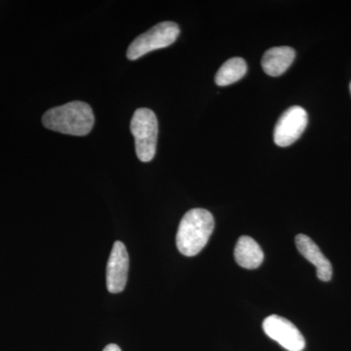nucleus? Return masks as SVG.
I'll return each mask as SVG.
<instances>
[{"label": "nucleus", "instance_id": "f257e3e1", "mask_svg": "<svg viewBox=\"0 0 351 351\" xmlns=\"http://www.w3.org/2000/svg\"><path fill=\"white\" fill-rule=\"evenodd\" d=\"M44 127L49 130L73 136H86L95 123L93 110L84 101H75L44 113Z\"/></svg>", "mask_w": 351, "mask_h": 351}, {"label": "nucleus", "instance_id": "f03ea898", "mask_svg": "<svg viewBox=\"0 0 351 351\" xmlns=\"http://www.w3.org/2000/svg\"><path fill=\"white\" fill-rule=\"evenodd\" d=\"M214 226V217L209 211L201 208L189 210L182 217L178 228V250L186 257L197 255L206 246Z\"/></svg>", "mask_w": 351, "mask_h": 351}, {"label": "nucleus", "instance_id": "7ed1b4c3", "mask_svg": "<svg viewBox=\"0 0 351 351\" xmlns=\"http://www.w3.org/2000/svg\"><path fill=\"white\" fill-rule=\"evenodd\" d=\"M130 129L138 158L142 162H149L156 152L158 122L156 113L149 108H138L132 117Z\"/></svg>", "mask_w": 351, "mask_h": 351}, {"label": "nucleus", "instance_id": "20e7f679", "mask_svg": "<svg viewBox=\"0 0 351 351\" xmlns=\"http://www.w3.org/2000/svg\"><path fill=\"white\" fill-rule=\"evenodd\" d=\"M179 34L180 27L176 23L170 21L159 23L130 44L127 50V58L135 61L152 51L168 47L177 40Z\"/></svg>", "mask_w": 351, "mask_h": 351}, {"label": "nucleus", "instance_id": "39448f33", "mask_svg": "<svg viewBox=\"0 0 351 351\" xmlns=\"http://www.w3.org/2000/svg\"><path fill=\"white\" fill-rule=\"evenodd\" d=\"M263 329L270 339L288 351H302L306 339L291 321L278 315H270L263 323Z\"/></svg>", "mask_w": 351, "mask_h": 351}, {"label": "nucleus", "instance_id": "423d86ee", "mask_svg": "<svg viewBox=\"0 0 351 351\" xmlns=\"http://www.w3.org/2000/svg\"><path fill=\"white\" fill-rule=\"evenodd\" d=\"M307 113L304 108L294 106L282 113L274 128V143L278 147H289L294 144L306 130Z\"/></svg>", "mask_w": 351, "mask_h": 351}, {"label": "nucleus", "instance_id": "0eeeda50", "mask_svg": "<svg viewBox=\"0 0 351 351\" xmlns=\"http://www.w3.org/2000/svg\"><path fill=\"white\" fill-rule=\"evenodd\" d=\"M129 256L125 245L117 241L113 244L108 262L107 287L112 294L122 292L125 289L128 278Z\"/></svg>", "mask_w": 351, "mask_h": 351}, {"label": "nucleus", "instance_id": "6e6552de", "mask_svg": "<svg viewBox=\"0 0 351 351\" xmlns=\"http://www.w3.org/2000/svg\"><path fill=\"white\" fill-rule=\"evenodd\" d=\"M295 245L302 257L315 265L318 278L324 282L331 280L332 276L331 263L323 255L315 242L306 234H299L295 237Z\"/></svg>", "mask_w": 351, "mask_h": 351}, {"label": "nucleus", "instance_id": "1a4fd4ad", "mask_svg": "<svg viewBox=\"0 0 351 351\" xmlns=\"http://www.w3.org/2000/svg\"><path fill=\"white\" fill-rule=\"evenodd\" d=\"M295 57V50L288 46L270 48L263 56V71L270 76L283 75L294 62Z\"/></svg>", "mask_w": 351, "mask_h": 351}, {"label": "nucleus", "instance_id": "9d476101", "mask_svg": "<svg viewBox=\"0 0 351 351\" xmlns=\"http://www.w3.org/2000/svg\"><path fill=\"white\" fill-rule=\"evenodd\" d=\"M234 258L240 267L255 269L262 265L265 255L255 240L249 237H241L235 246Z\"/></svg>", "mask_w": 351, "mask_h": 351}, {"label": "nucleus", "instance_id": "9b49d317", "mask_svg": "<svg viewBox=\"0 0 351 351\" xmlns=\"http://www.w3.org/2000/svg\"><path fill=\"white\" fill-rule=\"evenodd\" d=\"M247 73V64L239 57L228 60L217 73L215 82L218 86H228L239 82Z\"/></svg>", "mask_w": 351, "mask_h": 351}, {"label": "nucleus", "instance_id": "f8f14e48", "mask_svg": "<svg viewBox=\"0 0 351 351\" xmlns=\"http://www.w3.org/2000/svg\"><path fill=\"white\" fill-rule=\"evenodd\" d=\"M103 351H121V350H120L119 346L113 345V343H112V345L106 346L105 350Z\"/></svg>", "mask_w": 351, "mask_h": 351}, {"label": "nucleus", "instance_id": "ddd939ff", "mask_svg": "<svg viewBox=\"0 0 351 351\" xmlns=\"http://www.w3.org/2000/svg\"><path fill=\"white\" fill-rule=\"evenodd\" d=\"M350 93H351V83H350Z\"/></svg>", "mask_w": 351, "mask_h": 351}]
</instances>
